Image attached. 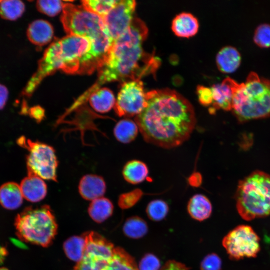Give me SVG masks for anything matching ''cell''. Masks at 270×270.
<instances>
[{
    "label": "cell",
    "instance_id": "cell-6",
    "mask_svg": "<svg viewBox=\"0 0 270 270\" xmlns=\"http://www.w3.org/2000/svg\"><path fill=\"white\" fill-rule=\"evenodd\" d=\"M14 225L21 240L43 247L49 246L57 233L56 220L48 205L26 208L18 214Z\"/></svg>",
    "mask_w": 270,
    "mask_h": 270
},
{
    "label": "cell",
    "instance_id": "cell-11",
    "mask_svg": "<svg viewBox=\"0 0 270 270\" xmlns=\"http://www.w3.org/2000/svg\"><path fill=\"white\" fill-rule=\"evenodd\" d=\"M146 105V92L140 80L124 82L118 94L114 106L119 116H137Z\"/></svg>",
    "mask_w": 270,
    "mask_h": 270
},
{
    "label": "cell",
    "instance_id": "cell-8",
    "mask_svg": "<svg viewBox=\"0 0 270 270\" xmlns=\"http://www.w3.org/2000/svg\"><path fill=\"white\" fill-rule=\"evenodd\" d=\"M18 143L29 152L26 158L28 173L35 174L44 180L57 182L58 162L52 147L24 136L20 138Z\"/></svg>",
    "mask_w": 270,
    "mask_h": 270
},
{
    "label": "cell",
    "instance_id": "cell-32",
    "mask_svg": "<svg viewBox=\"0 0 270 270\" xmlns=\"http://www.w3.org/2000/svg\"><path fill=\"white\" fill-rule=\"evenodd\" d=\"M64 3L61 0H38L36 7L38 11L48 16L58 14L63 9Z\"/></svg>",
    "mask_w": 270,
    "mask_h": 270
},
{
    "label": "cell",
    "instance_id": "cell-5",
    "mask_svg": "<svg viewBox=\"0 0 270 270\" xmlns=\"http://www.w3.org/2000/svg\"><path fill=\"white\" fill-rule=\"evenodd\" d=\"M236 206L246 220L270 214V175L255 171L240 180L236 194Z\"/></svg>",
    "mask_w": 270,
    "mask_h": 270
},
{
    "label": "cell",
    "instance_id": "cell-9",
    "mask_svg": "<svg viewBox=\"0 0 270 270\" xmlns=\"http://www.w3.org/2000/svg\"><path fill=\"white\" fill-rule=\"evenodd\" d=\"M260 238L252 228L240 225L223 238L222 244L230 258L238 260L256 257L260 250Z\"/></svg>",
    "mask_w": 270,
    "mask_h": 270
},
{
    "label": "cell",
    "instance_id": "cell-1",
    "mask_svg": "<svg viewBox=\"0 0 270 270\" xmlns=\"http://www.w3.org/2000/svg\"><path fill=\"white\" fill-rule=\"evenodd\" d=\"M146 98V106L134 122L146 142L170 148L188 139L196 118L188 100L168 88L148 92Z\"/></svg>",
    "mask_w": 270,
    "mask_h": 270
},
{
    "label": "cell",
    "instance_id": "cell-17",
    "mask_svg": "<svg viewBox=\"0 0 270 270\" xmlns=\"http://www.w3.org/2000/svg\"><path fill=\"white\" fill-rule=\"evenodd\" d=\"M198 28L197 18L189 12H183L176 15L172 24V29L174 34L182 38H190L194 36Z\"/></svg>",
    "mask_w": 270,
    "mask_h": 270
},
{
    "label": "cell",
    "instance_id": "cell-22",
    "mask_svg": "<svg viewBox=\"0 0 270 270\" xmlns=\"http://www.w3.org/2000/svg\"><path fill=\"white\" fill-rule=\"evenodd\" d=\"M102 270H138L134 258L124 248H115L112 258Z\"/></svg>",
    "mask_w": 270,
    "mask_h": 270
},
{
    "label": "cell",
    "instance_id": "cell-18",
    "mask_svg": "<svg viewBox=\"0 0 270 270\" xmlns=\"http://www.w3.org/2000/svg\"><path fill=\"white\" fill-rule=\"evenodd\" d=\"M241 56L238 50L232 46H226L221 48L216 56L218 69L226 74L232 73L239 67Z\"/></svg>",
    "mask_w": 270,
    "mask_h": 270
},
{
    "label": "cell",
    "instance_id": "cell-2",
    "mask_svg": "<svg viewBox=\"0 0 270 270\" xmlns=\"http://www.w3.org/2000/svg\"><path fill=\"white\" fill-rule=\"evenodd\" d=\"M148 34L146 24L134 18L128 30L115 40L104 62L98 70V79L81 96L86 101L94 92L108 82L140 80L144 76L154 74L160 64L153 54L145 52L142 44Z\"/></svg>",
    "mask_w": 270,
    "mask_h": 270
},
{
    "label": "cell",
    "instance_id": "cell-14",
    "mask_svg": "<svg viewBox=\"0 0 270 270\" xmlns=\"http://www.w3.org/2000/svg\"><path fill=\"white\" fill-rule=\"evenodd\" d=\"M20 186L23 197L31 202L40 201L47 194V186L43 179L34 174L28 173Z\"/></svg>",
    "mask_w": 270,
    "mask_h": 270
},
{
    "label": "cell",
    "instance_id": "cell-34",
    "mask_svg": "<svg viewBox=\"0 0 270 270\" xmlns=\"http://www.w3.org/2000/svg\"><path fill=\"white\" fill-rule=\"evenodd\" d=\"M138 268V270H160V260L152 254H146L140 261Z\"/></svg>",
    "mask_w": 270,
    "mask_h": 270
},
{
    "label": "cell",
    "instance_id": "cell-36",
    "mask_svg": "<svg viewBox=\"0 0 270 270\" xmlns=\"http://www.w3.org/2000/svg\"><path fill=\"white\" fill-rule=\"evenodd\" d=\"M198 99L203 106H210L213 102L212 93L210 88L198 86L196 88Z\"/></svg>",
    "mask_w": 270,
    "mask_h": 270
},
{
    "label": "cell",
    "instance_id": "cell-33",
    "mask_svg": "<svg viewBox=\"0 0 270 270\" xmlns=\"http://www.w3.org/2000/svg\"><path fill=\"white\" fill-rule=\"evenodd\" d=\"M142 196V192L138 188L124 193L120 196L118 204L122 209L132 208L136 204Z\"/></svg>",
    "mask_w": 270,
    "mask_h": 270
},
{
    "label": "cell",
    "instance_id": "cell-21",
    "mask_svg": "<svg viewBox=\"0 0 270 270\" xmlns=\"http://www.w3.org/2000/svg\"><path fill=\"white\" fill-rule=\"evenodd\" d=\"M92 107L97 112L104 113L110 111L116 104L112 92L107 88H100L88 97Z\"/></svg>",
    "mask_w": 270,
    "mask_h": 270
},
{
    "label": "cell",
    "instance_id": "cell-28",
    "mask_svg": "<svg viewBox=\"0 0 270 270\" xmlns=\"http://www.w3.org/2000/svg\"><path fill=\"white\" fill-rule=\"evenodd\" d=\"M24 9V4L20 0H2L0 2V16L4 20H14L22 16Z\"/></svg>",
    "mask_w": 270,
    "mask_h": 270
},
{
    "label": "cell",
    "instance_id": "cell-3",
    "mask_svg": "<svg viewBox=\"0 0 270 270\" xmlns=\"http://www.w3.org/2000/svg\"><path fill=\"white\" fill-rule=\"evenodd\" d=\"M90 40L85 37L68 35L54 42L38 62L36 72L26 85L22 94L30 96L46 76L57 70L78 74L82 58L90 50Z\"/></svg>",
    "mask_w": 270,
    "mask_h": 270
},
{
    "label": "cell",
    "instance_id": "cell-7",
    "mask_svg": "<svg viewBox=\"0 0 270 270\" xmlns=\"http://www.w3.org/2000/svg\"><path fill=\"white\" fill-rule=\"evenodd\" d=\"M61 21L68 35L85 37L91 42L110 36L103 18L82 4H64Z\"/></svg>",
    "mask_w": 270,
    "mask_h": 270
},
{
    "label": "cell",
    "instance_id": "cell-25",
    "mask_svg": "<svg viewBox=\"0 0 270 270\" xmlns=\"http://www.w3.org/2000/svg\"><path fill=\"white\" fill-rule=\"evenodd\" d=\"M138 130L134 121L124 118L117 122L114 128V134L118 141L123 144H128L136 138Z\"/></svg>",
    "mask_w": 270,
    "mask_h": 270
},
{
    "label": "cell",
    "instance_id": "cell-23",
    "mask_svg": "<svg viewBox=\"0 0 270 270\" xmlns=\"http://www.w3.org/2000/svg\"><path fill=\"white\" fill-rule=\"evenodd\" d=\"M114 206L108 198L100 197L91 202L88 212L90 217L96 222L100 223L112 216Z\"/></svg>",
    "mask_w": 270,
    "mask_h": 270
},
{
    "label": "cell",
    "instance_id": "cell-31",
    "mask_svg": "<svg viewBox=\"0 0 270 270\" xmlns=\"http://www.w3.org/2000/svg\"><path fill=\"white\" fill-rule=\"evenodd\" d=\"M254 42L261 48H270V24H262L256 28Z\"/></svg>",
    "mask_w": 270,
    "mask_h": 270
},
{
    "label": "cell",
    "instance_id": "cell-20",
    "mask_svg": "<svg viewBox=\"0 0 270 270\" xmlns=\"http://www.w3.org/2000/svg\"><path fill=\"white\" fill-rule=\"evenodd\" d=\"M187 210L193 219L203 221L208 218L212 212V206L210 200L203 194L192 196L188 202Z\"/></svg>",
    "mask_w": 270,
    "mask_h": 270
},
{
    "label": "cell",
    "instance_id": "cell-41",
    "mask_svg": "<svg viewBox=\"0 0 270 270\" xmlns=\"http://www.w3.org/2000/svg\"><path fill=\"white\" fill-rule=\"evenodd\" d=\"M0 270H8L4 268H0Z\"/></svg>",
    "mask_w": 270,
    "mask_h": 270
},
{
    "label": "cell",
    "instance_id": "cell-12",
    "mask_svg": "<svg viewBox=\"0 0 270 270\" xmlns=\"http://www.w3.org/2000/svg\"><path fill=\"white\" fill-rule=\"evenodd\" d=\"M136 6L135 0H118L110 11L102 18L114 41L121 36L130 25Z\"/></svg>",
    "mask_w": 270,
    "mask_h": 270
},
{
    "label": "cell",
    "instance_id": "cell-27",
    "mask_svg": "<svg viewBox=\"0 0 270 270\" xmlns=\"http://www.w3.org/2000/svg\"><path fill=\"white\" fill-rule=\"evenodd\" d=\"M122 230L126 236L133 239H138L147 234L148 226L144 219L138 216H133L126 220Z\"/></svg>",
    "mask_w": 270,
    "mask_h": 270
},
{
    "label": "cell",
    "instance_id": "cell-19",
    "mask_svg": "<svg viewBox=\"0 0 270 270\" xmlns=\"http://www.w3.org/2000/svg\"><path fill=\"white\" fill-rule=\"evenodd\" d=\"M20 186L14 182H8L0 187V203L8 210L19 208L23 200Z\"/></svg>",
    "mask_w": 270,
    "mask_h": 270
},
{
    "label": "cell",
    "instance_id": "cell-38",
    "mask_svg": "<svg viewBox=\"0 0 270 270\" xmlns=\"http://www.w3.org/2000/svg\"><path fill=\"white\" fill-rule=\"evenodd\" d=\"M30 116L38 122H40L44 116V109L38 106H33L28 111Z\"/></svg>",
    "mask_w": 270,
    "mask_h": 270
},
{
    "label": "cell",
    "instance_id": "cell-29",
    "mask_svg": "<svg viewBox=\"0 0 270 270\" xmlns=\"http://www.w3.org/2000/svg\"><path fill=\"white\" fill-rule=\"evenodd\" d=\"M168 209V206L166 202L162 200H154L148 204L146 214L150 220L159 222L166 218Z\"/></svg>",
    "mask_w": 270,
    "mask_h": 270
},
{
    "label": "cell",
    "instance_id": "cell-26",
    "mask_svg": "<svg viewBox=\"0 0 270 270\" xmlns=\"http://www.w3.org/2000/svg\"><path fill=\"white\" fill-rule=\"evenodd\" d=\"M86 244V240L84 235L72 236L64 242L63 248L66 256L78 263L82 258Z\"/></svg>",
    "mask_w": 270,
    "mask_h": 270
},
{
    "label": "cell",
    "instance_id": "cell-15",
    "mask_svg": "<svg viewBox=\"0 0 270 270\" xmlns=\"http://www.w3.org/2000/svg\"><path fill=\"white\" fill-rule=\"evenodd\" d=\"M106 190V184L104 178L96 174H86L80 179L78 191L84 199L93 200L102 197Z\"/></svg>",
    "mask_w": 270,
    "mask_h": 270
},
{
    "label": "cell",
    "instance_id": "cell-24",
    "mask_svg": "<svg viewBox=\"0 0 270 270\" xmlns=\"http://www.w3.org/2000/svg\"><path fill=\"white\" fill-rule=\"evenodd\" d=\"M148 170L146 165L142 161L132 160L128 162L122 170V175L126 181L132 184H138L146 180Z\"/></svg>",
    "mask_w": 270,
    "mask_h": 270
},
{
    "label": "cell",
    "instance_id": "cell-16",
    "mask_svg": "<svg viewBox=\"0 0 270 270\" xmlns=\"http://www.w3.org/2000/svg\"><path fill=\"white\" fill-rule=\"evenodd\" d=\"M26 34L32 43L38 46H42L52 40L54 30L51 24L48 22L38 20L32 22L28 26Z\"/></svg>",
    "mask_w": 270,
    "mask_h": 270
},
{
    "label": "cell",
    "instance_id": "cell-4",
    "mask_svg": "<svg viewBox=\"0 0 270 270\" xmlns=\"http://www.w3.org/2000/svg\"><path fill=\"white\" fill-rule=\"evenodd\" d=\"M232 88V110L239 121L270 116V80L252 72L244 83L234 80Z\"/></svg>",
    "mask_w": 270,
    "mask_h": 270
},
{
    "label": "cell",
    "instance_id": "cell-35",
    "mask_svg": "<svg viewBox=\"0 0 270 270\" xmlns=\"http://www.w3.org/2000/svg\"><path fill=\"white\" fill-rule=\"evenodd\" d=\"M222 260L220 256L214 253L206 255L202 260L200 270H222Z\"/></svg>",
    "mask_w": 270,
    "mask_h": 270
},
{
    "label": "cell",
    "instance_id": "cell-30",
    "mask_svg": "<svg viewBox=\"0 0 270 270\" xmlns=\"http://www.w3.org/2000/svg\"><path fill=\"white\" fill-rule=\"evenodd\" d=\"M118 0H82V5L87 10L103 18L116 4Z\"/></svg>",
    "mask_w": 270,
    "mask_h": 270
},
{
    "label": "cell",
    "instance_id": "cell-40",
    "mask_svg": "<svg viewBox=\"0 0 270 270\" xmlns=\"http://www.w3.org/2000/svg\"><path fill=\"white\" fill-rule=\"evenodd\" d=\"M189 184L192 186H199L202 182L201 174L198 172H194L188 178Z\"/></svg>",
    "mask_w": 270,
    "mask_h": 270
},
{
    "label": "cell",
    "instance_id": "cell-39",
    "mask_svg": "<svg viewBox=\"0 0 270 270\" xmlns=\"http://www.w3.org/2000/svg\"><path fill=\"white\" fill-rule=\"evenodd\" d=\"M8 94V92L6 87L0 84V110L2 109L6 105Z\"/></svg>",
    "mask_w": 270,
    "mask_h": 270
},
{
    "label": "cell",
    "instance_id": "cell-10",
    "mask_svg": "<svg viewBox=\"0 0 270 270\" xmlns=\"http://www.w3.org/2000/svg\"><path fill=\"white\" fill-rule=\"evenodd\" d=\"M83 235L86 242L85 250L74 270H102L112 258L115 247L96 232H86Z\"/></svg>",
    "mask_w": 270,
    "mask_h": 270
},
{
    "label": "cell",
    "instance_id": "cell-37",
    "mask_svg": "<svg viewBox=\"0 0 270 270\" xmlns=\"http://www.w3.org/2000/svg\"><path fill=\"white\" fill-rule=\"evenodd\" d=\"M160 270H190L184 264L175 260H169L160 268Z\"/></svg>",
    "mask_w": 270,
    "mask_h": 270
},
{
    "label": "cell",
    "instance_id": "cell-13",
    "mask_svg": "<svg viewBox=\"0 0 270 270\" xmlns=\"http://www.w3.org/2000/svg\"><path fill=\"white\" fill-rule=\"evenodd\" d=\"M234 80L226 78L221 82L214 84L210 88L212 93L213 102L210 112L222 109L230 110L232 109L233 98V82Z\"/></svg>",
    "mask_w": 270,
    "mask_h": 270
}]
</instances>
